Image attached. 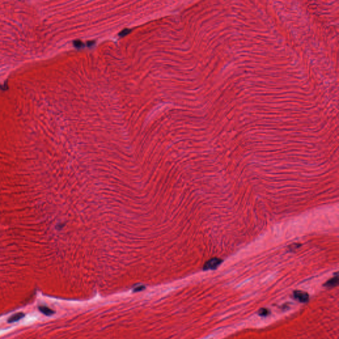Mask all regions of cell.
Instances as JSON below:
<instances>
[{
    "label": "cell",
    "mask_w": 339,
    "mask_h": 339,
    "mask_svg": "<svg viewBox=\"0 0 339 339\" xmlns=\"http://www.w3.org/2000/svg\"><path fill=\"white\" fill-rule=\"evenodd\" d=\"M223 260L220 258H213L208 260L206 262L203 266L204 270H215L222 263Z\"/></svg>",
    "instance_id": "cell-1"
},
{
    "label": "cell",
    "mask_w": 339,
    "mask_h": 339,
    "mask_svg": "<svg viewBox=\"0 0 339 339\" xmlns=\"http://www.w3.org/2000/svg\"><path fill=\"white\" fill-rule=\"evenodd\" d=\"M293 295L295 299L298 300L299 302L302 303H305L308 302L309 298V294L307 292L299 290L294 291Z\"/></svg>",
    "instance_id": "cell-2"
},
{
    "label": "cell",
    "mask_w": 339,
    "mask_h": 339,
    "mask_svg": "<svg viewBox=\"0 0 339 339\" xmlns=\"http://www.w3.org/2000/svg\"><path fill=\"white\" fill-rule=\"evenodd\" d=\"M338 273H336V276L330 279L327 282H325L324 284V286L327 287H334L338 286Z\"/></svg>",
    "instance_id": "cell-3"
},
{
    "label": "cell",
    "mask_w": 339,
    "mask_h": 339,
    "mask_svg": "<svg viewBox=\"0 0 339 339\" xmlns=\"http://www.w3.org/2000/svg\"><path fill=\"white\" fill-rule=\"evenodd\" d=\"M25 317V314L23 313L22 312H19L18 313H15V314L13 315L12 316H11L9 319H8L7 320V322L9 323H14V322H16V321H19L20 319H21L22 318H23V317Z\"/></svg>",
    "instance_id": "cell-4"
},
{
    "label": "cell",
    "mask_w": 339,
    "mask_h": 339,
    "mask_svg": "<svg viewBox=\"0 0 339 339\" xmlns=\"http://www.w3.org/2000/svg\"><path fill=\"white\" fill-rule=\"evenodd\" d=\"M38 310H39L42 313H43V314L47 316L52 315L55 313L53 309L46 306H39L38 307Z\"/></svg>",
    "instance_id": "cell-5"
},
{
    "label": "cell",
    "mask_w": 339,
    "mask_h": 339,
    "mask_svg": "<svg viewBox=\"0 0 339 339\" xmlns=\"http://www.w3.org/2000/svg\"><path fill=\"white\" fill-rule=\"evenodd\" d=\"M258 314L261 317H266L270 314V311L268 309L262 308L258 311Z\"/></svg>",
    "instance_id": "cell-6"
},
{
    "label": "cell",
    "mask_w": 339,
    "mask_h": 339,
    "mask_svg": "<svg viewBox=\"0 0 339 339\" xmlns=\"http://www.w3.org/2000/svg\"><path fill=\"white\" fill-rule=\"evenodd\" d=\"M130 31H131V30H129V29H124V30H123V31H121V33H119V35H120V36H121V37H124V36H125V35H127V34H128V33H130Z\"/></svg>",
    "instance_id": "cell-7"
},
{
    "label": "cell",
    "mask_w": 339,
    "mask_h": 339,
    "mask_svg": "<svg viewBox=\"0 0 339 339\" xmlns=\"http://www.w3.org/2000/svg\"><path fill=\"white\" fill-rule=\"evenodd\" d=\"M74 45L77 47V48H80V47H81L83 46V43L80 41H75Z\"/></svg>",
    "instance_id": "cell-8"
},
{
    "label": "cell",
    "mask_w": 339,
    "mask_h": 339,
    "mask_svg": "<svg viewBox=\"0 0 339 339\" xmlns=\"http://www.w3.org/2000/svg\"><path fill=\"white\" fill-rule=\"evenodd\" d=\"M144 289V286H140V287H137V288L135 289V291H142Z\"/></svg>",
    "instance_id": "cell-9"
},
{
    "label": "cell",
    "mask_w": 339,
    "mask_h": 339,
    "mask_svg": "<svg viewBox=\"0 0 339 339\" xmlns=\"http://www.w3.org/2000/svg\"><path fill=\"white\" fill-rule=\"evenodd\" d=\"M93 43H94V42H92V41H90V42H88V46H92V45H93Z\"/></svg>",
    "instance_id": "cell-10"
}]
</instances>
